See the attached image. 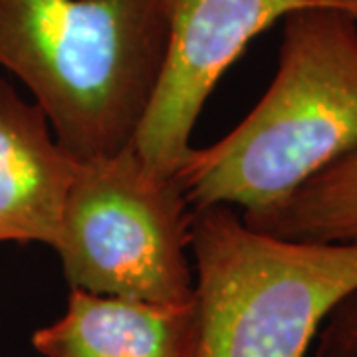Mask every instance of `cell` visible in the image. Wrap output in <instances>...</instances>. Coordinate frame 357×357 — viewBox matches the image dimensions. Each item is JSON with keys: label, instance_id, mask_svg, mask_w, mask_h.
I'll list each match as a JSON object with an SVG mask.
<instances>
[{"label": "cell", "instance_id": "7a4b0ae2", "mask_svg": "<svg viewBox=\"0 0 357 357\" xmlns=\"http://www.w3.org/2000/svg\"><path fill=\"white\" fill-rule=\"evenodd\" d=\"M171 0H0V68L76 159L133 145L153 96Z\"/></svg>", "mask_w": 357, "mask_h": 357}, {"label": "cell", "instance_id": "8992f818", "mask_svg": "<svg viewBox=\"0 0 357 357\" xmlns=\"http://www.w3.org/2000/svg\"><path fill=\"white\" fill-rule=\"evenodd\" d=\"M76 167L44 109L0 76V243L56 250Z\"/></svg>", "mask_w": 357, "mask_h": 357}, {"label": "cell", "instance_id": "52a82bcc", "mask_svg": "<svg viewBox=\"0 0 357 357\" xmlns=\"http://www.w3.org/2000/svg\"><path fill=\"white\" fill-rule=\"evenodd\" d=\"M30 342L42 357H197L199 310L195 296L161 304L70 288L64 314Z\"/></svg>", "mask_w": 357, "mask_h": 357}, {"label": "cell", "instance_id": "277c9868", "mask_svg": "<svg viewBox=\"0 0 357 357\" xmlns=\"http://www.w3.org/2000/svg\"><path fill=\"white\" fill-rule=\"evenodd\" d=\"M191 206L175 177H163L129 145L77 159L56 248L70 288L145 302L195 296Z\"/></svg>", "mask_w": 357, "mask_h": 357}, {"label": "cell", "instance_id": "ba28073f", "mask_svg": "<svg viewBox=\"0 0 357 357\" xmlns=\"http://www.w3.org/2000/svg\"><path fill=\"white\" fill-rule=\"evenodd\" d=\"M250 229L298 243H357V151L333 161L280 203L241 215Z\"/></svg>", "mask_w": 357, "mask_h": 357}, {"label": "cell", "instance_id": "9c48e42d", "mask_svg": "<svg viewBox=\"0 0 357 357\" xmlns=\"http://www.w3.org/2000/svg\"><path fill=\"white\" fill-rule=\"evenodd\" d=\"M312 351L314 357H357V288L324 319Z\"/></svg>", "mask_w": 357, "mask_h": 357}, {"label": "cell", "instance_id": "6da1fadb", "mask_svg": "<svg viewBox=\"0 0 357 357\" xmlns=\"http://www.w3.org/2000/svg\"><path fill=\"white\" fill-rule=\"evenodd\" d=\"M282 22L278 68L260 102L173 175L191 208H266L357 151V18L312 6Z\"/></svg>", "mask_w": 357, "mask_h": 357}, {"label": "cell", "instance_id": "3957f363", "mask_svg": "<svg viewBox=\"0 0 357 357\" xmlns=\"http://www.w3.org/2000/svg\"><path fill=\"white\" fill-rule=\"evenodd\" d=\"M197 357H310L357 288V243H298L250 229L229 204L191 208Z\"/></svg>", "mask_w": 357, "mask_h": 357}, {"label": "cell", "instance_id": "5b68a950", "mask_svg": "<svg viewBox=\"0 0 357 357\" xmlns=\"http://www.w3.org/2000/svg\"><path fill=\"white\" fill-rule=\"evenodd\" d=\"M312 6H340L357 18V0H171L163 64L133 139L141 159L173 177L218 79L258 34Z\"/></svg>", "mask_w": 357, "mask_h": 357}]
</instances>
